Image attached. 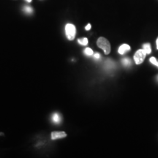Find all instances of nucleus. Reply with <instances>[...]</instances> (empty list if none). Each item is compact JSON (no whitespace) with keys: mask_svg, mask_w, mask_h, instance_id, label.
I'll return each instance as SVG.
<instances>
[{"mask_svg":"<svg viewBox=\"0 0 158 158\" xmlns=\"http://www.w3.org/2000/svg\"><path fill=\"white\" fill-rule=\"evenodd\" d=\"M97 45L100 49H103L105 54L108 55L110 54V52H111V44L106 38L103 37H99L97 41Z\"/></svg>","mask_w":158,"mask_h":158,"instance_id":"1","label":"nucleus"},{"mask_svg":"<svg viewBox=\"0 0 158 158\" xmlns=\"http://www.w3.org/2000/svg\"><path fill=\"white\" fill-rule=\"evenodd\" d=\"M65 34H66L67 38L70 41L73 40L76 37V29L75 25L72 24H68L65 26Z\"/></svg>","mask_w":158,"mask_h":158,"instance_id":"2","label":"nucleus"},{"mask_svg":"<svg viewBox=\"0 0 158 158\" xmlns=\"http://www.w3.org/2000/svg\"><path fill=\"white\" fill-rule=\"evenodd\" d=\"M146 55V52L145 51L144 49H140V50L137 51L136 53L135 54V56H134V60H135V63L137 65L141 64L144 60Z\"/></svg>","mask_w":158,"mask_h":158,"instance_id":"3","label":"nucleus"},{"mask_svg":"<svg viewBox=\"0 0 158 158\" xmlns=\"http://www.w3.org/2000/svg\"><path fill=\"white\" fill-rule=\"evenodd\" d=\"M67 133L64 131H54L51 132V139L56 140V139H60V138H64L67 137Z\"/></svg>","mask_w":158,"mask_h":158,"instance_id":"4","label":"nucleus"},{"mask_svg":"<svg viewBox=\"0 0 158 158\" xmlns=\"http://www.w3.org/2000/svg\"><path fill=\"white\" fill-rule=\"evenodd\" d=\"M130 50V46H128L127 44H123L119 48V53L120 54H122V55H123V54H125L126 52L129 51Z\"/></svg>","mask_w":158,"mask_h":158,"instance_id":"5","label":"nucleus"},{"mask_svg":"<svg viewBox=\"0 0 158 158\" xmlns=\"http://www.w3.org/2000/svg\"><path fill=\"white\" fill-rule=\"evenodd\" d=\"M115 64L114 62L111 60H107L106 62H105V68L106 69H112L114 68Z\"/></svg>","mask_w":158,"mask_h":158,"instance_id":"6","label":"nucleus"},{"mask_svg":"<svg viewBox=\"0 0 158 158\" xmlns=\"http://www.w3.org/2000/svg\"><path fill=\"white\" fill-rule=\"evenodd\" d=\"M61 116H60V115L59 114H54L52 116V120L55 123H57V124H59V123L61 122Z\"/></svg>","mask_w":158,"mask_h":158,"instance_id":"7","label":"nucleus"},{"mask_svg":"<svg viewBox=\"0 0 158 158\" xmlns=\"http://www.w3.org/2000/svg\"><path fill=\"white\" fill-rule=\"evenodd\" d=\"M122 62L124 67H127V68H129V67L131 65V60L129 58H124L122 60Z\"/></svg>","mask_w":158,"mask_h":158,"instance_id":"8","label":"nucleus"},{"mask_svg":"<svg viewBox=\"0 0 158 158\" xmlns=\"http://www.w3.org/2000/svg\"><path fill=\"white\" fill-rule=\"evenodd\" d=\"M143 48L145 50V51L146 52V54H150L151 52V46H150L149 43H145L143 45Z\"/></svg>","mask_w":158,"mask_h":158,"instance_id":"9","label":"nucleus"},{"mask_svg":"<svg viewBox=\"0 0 158 158\" xmlns=\"http://www.w3.org/2000/svg\"><path fill=\"white\" fill-rule=\"evenodd\" d=\"M78 42L81 45H82V46H87L88 44V39L87 37H83L81 39L78 40Z\"/></svg>","mask_w":158,"mask_h":158,"instance_id":"10","label":"nucleus"},{"mask_svg":"<svg viewBox=\"0 0 158 158\" xmlns=\"http://www.w3.org/2000/svg\"><path fill=\"white\" fill-rule=\"evenodd\" d=\"M84 53H85L87 56H92V54H93V51L91 49H89V48H87V49L84 50Z\"/></svg>","mask_w":158,"mask_h":158,"instance_id":"11","label":"nucleus"},{"mask_svg":"<svg viewBox=\"0 0 158 158\" xmlns=\"http://www.w3.org/2000/svg\"><path fill=\"white\" fill-rule=\"evenodd\" d=\"M150 62H151V64H153V65H156V66L158 68V61L157 60H156L154 57H151V58H150Z\"/></svg>","mask_w":158,"mask_h":158,"instance_id":"12","label":"nucleus"},{"mask_svg":"<svg viewBox=\"0 0 158 158\" xmlns=\"http://www.w3.org/2000/svg\"><path fill=\"white\" fill-rule=\"evenodd\" d=\"M24 10L28 12V13H32V9L30 7H25Z\"/></svg>","mask_w":158,"mask_h":158,"instance_id":"13","label":"nucleus"},{"mask_svg":"<svg viewBox=\"0 0 158 158\" xmlns=\"http://www.w3.org/2000/svg\"><path fill=\"white\" fill-rule=\"evenodd\" d=\"M94 57H95V59H97V60H98V59L100 58V54H99V53H96V54L94 55Z\"/></svg>","mask_w":158,"mask_h":158,"instance_id":"14","label":"nucleus"},{"mask_svg":"<svg viewBox=\"0 0 158 158\" xmlns=\"http://www.w3.org/2000/svg\"><path fill=\"white\" fill-rule=\"evenodd\" d=\"M91 27H92V26H91L90 24H88L87 25V26L85 27V29L87 30V31H89V30H90Z\"/></svg>","mask_w":158,"mask_h":158,"instance_id":"15","label":"nucleus"},{"mask_svg":"<svg viewBox=\"0 0 158 158\" xmlns=\"http://www.w3.org/2000/svg\"><path fill=\"white\" fill-rule=\"evenodd\" d=\"M157 49H158V38H157Z\"/></svg>","mask_w":158,"mask_h":158,"instance_id":"16","label":"nucleus"},{"mask_svg":"<svg viewBox=\"0 0 158 158\" xmlns=\"http://www.w3.org/2000/svg\"><path fill=\"white\" fill-rule=\"evenodd\" d=\"M26 1H28V2H31V1H32V0H26Z\"/></svg>","mask_w":158,"mask_h":158,"instance_id":"17","label":"nucleus"},{"mask_svg":"<svg viewBox=\"0 0 158 158\" xmlns=\"http://www.w3.org/2000/svg\"><path fill=\"white\" fill-rule=\"evenodd\" d=\"M157 81H158V76L157 77Z\"/></svg>","mask_w":158,"mask_h":158,"instance_id":"18","label":"nucleus"}]
</instances>
